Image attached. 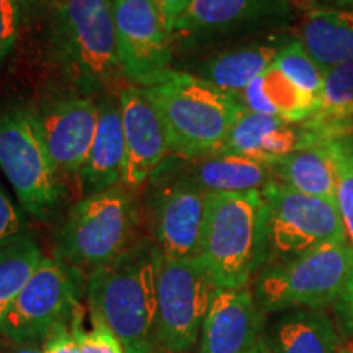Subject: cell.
Instances as JSON below:
<instances>
[{
  "label": "cell",
  "mask_w": 353,
  "mask_h": 353,
  "mask_svg": "<svg viewBox=\"0 0 353 353\" xmlns=\"http://www.w3.org/2000/svg\"><path fill=\"white\" fill-rule=\"evenodd\" d=\"M159 249L139 241L87 278L90 317L103 322L126 353H154L157 317Z\"/></svg>",
  "instance_id": "cell-1"
},
{
  "label": "cell",
  "mask_w": 353,
  "mask_h": 353,
  "mask_svg": "<svg viewBox=\"0 0 353 353\" xmlns=\"http://www.w3.org/2000/svg\"><path fill=\"white\" fill-rule=\"evenodd\" d=\"M48 56L76 94L92 97L121 76L112 0H46Z\"/></svg>",
  "instance_id": "cell-2"
},
{
  "label": "cell",
  "mask_w": 353,
  "mask_h": 353,
  "mask_svg": "<svg viewBox=\"0 0 353 353\" xmlns=\"http://www.w3.org/2000/svg\"><path fill=\"white\" fill-rule=\"evenodd\" d=\"M143 90L164 121L170 156L185 161L219 152L244 108L234 95L179 69Z\"/></svg>",
  "instance_id": "cell-3"
},
{
  "label": "cell",
  "mask_w": 353,
  "mask_h": 353,
  "mask_svg": "<svg viewBox=\"0 0 353 353\" xmlns=\"http://www.w3.org/2000/svg\"><path fill=\"white\" fill-rule=\"evenodd\" d=\"M198 259L218 288H247L265 263L262 192L208 193Z\"/></svg>",
  "instance_id": "cell-4"
},
{
  "label": "cell",
  "mask_w": 353,
  "mask_h": 353,
  "mask_svg": "<svg viewBox=\"0 0 353 353\" xmlns=\"http://www.w3.org/2000/svg\"><path fill=\"white\" fill-rule=\"evenodd\" d=\"M139 218L138 201L125 187L82 196L59 228L54 259L90 275L138 244Z\"/></svg>",
  "instance_id": "cell-5"
},
{
  "label": "cell",
  "mask_w": 353,
  "mask_h": 353,
  "mask_svg": "<svg viewBox=\"0 0 353 353\" xmlns=\"http://www.w3.org/2000/svg\"><path fill=\"white\" fill-rule=\"evenodd\" d=\"M0 170L26 214L50 221L64 200L65 187L39 131L33 108H0Z\"/></svg>",
  "instance_id": "cell-6"
},
{
  "label": "cell",
  "mask_w": 353,
  "mask_h": 353,
  "mask_svg": "<svg viewBox=\"0 0 353 353\" xmlns=\"http://www.w3.org/2000/svg\"><path fill=\"white\" fill-rule=\"evenodd\" d=\"M352 263L353 247L342 239L265 265L255 281V299L267 312L321 309L335 303Z\"/></svg>",
  "instance_id": "cell-7"
},
{
  "label": "cell",
  "mask_w": 353,
  "mask_h": 353,
  "mask_svg": "<svg viewBox=\"0 0 353 353\" xmlns=\"http://www.w3.org/2000/svg\"><path fill=\"white\" fill-rule=\"evenodd\" d=\"M265 201V265L283 262L322 244L347 239L332 198L309 196L272 180Z\"/></svg>",
  "instance_id": "cell-8"
},
{
  "label": "cell",
  "mask_w": 353,
  "mask_h": 353,
  "mask_svg": "<svg viewBox=\"0 0 353 353\" xmlns=\"http://www.w3.org/2000/svg\"><path fill=\"white\" fill-rule=\"evenodd\" d=\"M216 290L198 257L170 259L159 252L157 352L187 353L195 345Z\"/></svg>",
  "instance_id": "cell-9"
},
{
  "label": "cell",
  "mask_w": 353,
  "mask_h": 353,
  "mask_svg": "<svg viewBox=\"0 0 353 353\" xmlns=\"http://www.w3.org/2000/svg\"><path fill=\"white\" fill-rule=\"evenodd\" d=\"M208 193L175 169L169 157L149 180L145 196L151 242L170 259H196L200 254Z\"/></svg>",
  "instance_id": "cell-10"
},
{
  "label": "cell",
  "mask_w": 353,
  "mask_h": 353,
  "mask_svg": "<svg viewBox=\"0 0 353 353\" xmlns=\"http://www.w3.org/2000/svg\"><path fill=\"white\" fill-rule=\"evenodd\" d=\"M121 76L148 88L174 74V39L156 0H112Z\"/></svg>",
  "instance_id": "cell-11"
},
{
  "label": "cell",
  "mask_w": 353,
  "mask_h": 353,
  "mask_svg": "<svg viewBox=\"0 0 353 353\" xmlns=\"http://www.w3.org/2000/svg\"><path fill=\"white\" fill-rule=\"evenodd\" d=\"M81 273L54 257H43L13 303L2 339L15 345H38L56 325L72 316L79 304Z\"/></svg>",
  "instance_id": "cell-12"
},
{
  "label": "cell",
  "mask_w": 353,
  "mask_h": 353,
  "mask_svg": "<svg viewBox=\"0 0 353 353\" xmlns=\"http://www.w3.org/2000/svg\"><path fill=\"white\" fill-rule=\"evenodd\" d=\"M291 0H190L172 30L176 41L205 44L242 34L285 30L293 20Z\"/></svg>",
  "instance_id": "cell-13"
},
{
  "label": "cell",
  "mask_w": 353,
  "mask_h": 353,
  "mask_svg": "<svg viewBox=\"0 0 353 353\" xmlns=\"http://www.w3.org/2000/svg\"><path fill=\"white\" fill-rule=\"evenodd\" d=\"M39 131L61 176L77 179L85 164L97 123L99 101L81 94H69L34 110Z\"/></svg>",
  "instance_id": "cell-14"
},
{
  "label": "cell",
  "mask_w": 353,
  "mask_h": 353,
  "mask_svg": "<svg viewBox=\"0 0 353 353\" xmlns=\"http://www.w3.org/2000/svg\"><path fill=\"white\" fill-rule=\"evenodd\" d=\"M125 136V170L121 187L138 190L170 156L169 136L161 114L139 87H126L118 95Z\"/></svg>",
  "instance_id": "cell-15"
},
{
  "label": "cell",
  "mask_w": 353,
  "mask_h": 353,
  "mask_svg": "<svg viewBox=\"0 0 353 353\" xmlns=\"http://www.w3.org/2000/svg\"><path fill=\"white\" fill-rule=\"evenodd\" d=\"M262 312L249 288H218L201 325L198 353H249L259 341Z\"/></svg>",
  "instance_id": "cell-16"
},
{
  "label": "cell",
  "mask_w": 353,
  "mask_h": 353,
  "mask_svg": "<svg viewBox=\"0 0 353 353\" xmlns=\"http://www.w3.org/2000/svg\"><path fill=\"white\" fill-rule=\"evenodd\" d=\"M290 38L288 34L275 32L259 38L244 39L224 50L211 52L190 74L228 94L237 95L270 68Z\"/></svg>",
  "instance_id": "cell-17"
},
{
  "label": "cell",
  "mask_w": 353,
  "mask_h": 353,
  "mask_svg": "<svg viewBox=\"0 0 353 353\" xmlns=\"http://www.w3.org/2000/svg\"><path fill=\"white\" fill-rule=\"evenodd\" d=\"M125 170V136L120 99L99 100V123L90 152L77 176L83 196L121 187Z\"/></svg>",
  "instance_id": "cell-18"
},
{
  "label": "cell",
  "mask_w": 353,
  "mask_h": 353,
  "mask_svg": "<svg viewBox=\"0 0 353 353\" xmlns=\"http://www.w3.org/2000/svg\"><path fill=\"white\" fill-rule=\"evenodd\" d=\"M172 164L205 193L262 192L275 180L267 162L237 154L214 152L190 161L174 156Z\"/></svg>",
  "instance_id": "cell-19"
},
{
  "label": "cell",
  "mask_w": 353,
  "mask_h": 353,
  "mask_svg": "<svg viewBox=\"0 0 353 353\" xmlns=\"http://www.w3.org/2000/svg\"><path fill=\"white\" fill-rule=\"evenodd\" d=\"M298 149H301L298 125L242 108L219 152L259 159L270 164Z\"/></svg>",
  "instance_id": "cell-20"
},
{
  "label": "cell",
  "mask_w": 353,
  "mask_h": 353,
  "mask_svg": "<svg viewBox=\"0 0 353 353\" xmlns=\"http://www.w3.org/2000/svg\"><path fill=\"white\" fill-rule=\"evenodd\" d=\"M298 39L324 72L353 59V8L311 6Z\"/></svg>",
  "instance_id": "cell-21"
},
{
  "label": "cell",
  "mask_w": 353,
  "mask_h": 353,
  "mask_svg": "<svg viewBox=\"0 0 353 353\" xmlns=\"http://www.w3.org/2000/svg\"><path fill=\"white\" fill-rule=\"evenodd\" d=\"M234 97L245 110L281 118L293 125L306 121L319 108L317 97L298 87L273 64Z\"/></svg>",
  "instance_id": "cell-22"
},
{
  "label": "cell",
  "mask_w": 353,
  "mask_h": 353,
  "mask_svg": "<svg viewBox=\"0 0 353 353\" xmlns=\"http://www.w3.org/2000/svg\"><path fill=\"white\" fill-rule=\"evenodd\" d=\"M267 341L273 353H341L337 334L319 309H290Z\"/></svg>",
  "instance_id": "cell-23"
},
{
  "label": "cell",
  "mask_w": 353,
  "mask_h": 353,
  "mask_svg": "<svg viewBox=\"0 0 353 353\" xmlns=\"http://www.w3.org/2000/svg\"><path fill=\"white\" fill-rule=\"evenodd\" d=\"M273 179L309 196L335 200V167L329 148L309 145L268 164Z\"/></svg>",
  "instance_id": "cell-24"
},
{
  "label": "cell",
  "mask_w": 353,
  "mask_h": 353,
  "mask_svg": "<svg viewBox=\"0 0 353 353\" xmlns=\"http://www.w3.org/2000/svg\"><path fill=\"white\" fill-rule=\"evenodd\" d=\"M43 257L38 242L30 234L0 247V339L3 322L13 303L28 283Z\"/></svg>",
  "instance_id": "cell-25"
},
{
  "label": "cell",
  "mask_w": 353,
  "mask_h": 353,
  "mask_svg": "<svg viewBox=\"0 0 353 353\" xmlns=\"http://www.w3.org/2000/svg\"><path fill=\"white\" fill-rule=\"evenodd\" d=\"M335 167V205L348 244L353 247V136L325 144Z\"/></svg>",
  "instance_id": "cell-26"
},
{
  "label": "cell",
  "mask_w": 353,
  "mask_h": 353,
  "mask_svg": "<svg viewBox=\"0 0 353 353\" xmlns=\"http://www.w3.org/2000/svg\"><path fill=\"white\" fill-rule=\"evenodd\" d=\"M316 113L353 123V59L325 72Z\"/></svg>",
  "instance_id": "cell-27"
},
{
  "label": "cell",
  "mask_w": 353,
  "mask_h": 353,
  "mask_svg": "<svg viewBox=\"0 0 353 353\" xmlns=\"http://www.w3.org/2000/svg\"><path fill=\"white\" fill-rule=\"evenodd\" d=\"M273 65L280 69L298 87H301L307 94L319 99L325 72L309 56V52L303 46V43L299 41L298 37H291L285 43V46L281 48L275 61H273Z\"/></svg>",
  "instance_id": "cell-28"
},
{
  "label": "cell",
  "mask_w": 353,
  "mask_h": 353,
  "mask_svg": "<svg viewBox=\"0 0 353 353\" xmlns=\"http://www.w3.org/2000/svg\"><path fill=\"white\" fill-rule=\"evenodd\" d=\"M92 329H83V311L81 304L74 309L70 322H72V334L76 339L79 352L81 353H126L123 343L110 330L103 322L90 317Z\"/></svg>",
  "instance_id": "cell-29"
},
{
  "label": "cell",
  "mask_w": 353,
  "mask_h": 353,
  "mask_svg": "<svg viewBox=\"0 0 353 353\" xmlns=\"http://www.w3.org/2000/svg\"><path fill=\"white\" fill-rule=\"evenodd\" d=\"M21 8L19 0H0V68L19 39Z\"/></svg>",
  "instance_id": "cell-30"
},
{
  "label": "cell",
  "mask_w": 353,
  "mask_h": 353,
  "mask_svg": "<svg viewBox=\"0 0 353 353\" xmlns=\"http://www.w3.org/2000/svg\"><path fill=\"white\" fill-rule=\"evenodd\" d=\"M26 229L28 224L25 219V211L13 203L0 183V247L28 234Z\"/></svg>",
  "instance_id": "cell-31"
},
{
  "label": "cell",
  "mask_w": 353,
  "mask_h": 353,
  "mask_svg": "<svg viewBox=\"0 0 353 353\" xmlns=\"http://www.w3.org/2000/svg\"><path fill=\"white\" fill-rule=\"evenodd\" d=\"M44 353H81L79 345L74 339L72 330L68 329L65 322L56 325L54 329L48 334L41 343Z\"/></svg>",
  "instance_id": "cell-32"
},
{
  "label": "cell",
  "mask_w": 353,
  "mask_h": 353,
  "mask_svg": "<svg viewBox=\"0 0 353 353\" xmlns=\"http://www.w3.org/2000/svg\"><path fill=\"white\" fill-rule=\"evenodd\" d=\"M335 314L341 319L342 327L347 332H353V263L348 272V276L343 283V288L334 303Z\"/></svg>",
  "instance_id": "cell-33"
},
{
  "label": "cell",
  "mask_w": 353,
  "mask_h": 353,
  "mask_svg": "<svg viewBox=\"0 0 353 353\" xmlns=\"http://www.w3.org/2000/svg\"><path fill=\"white\" fill-rule=\"evenodd\" d=\"M159 10H161L162 20L167 26L172 34V30L176 23V20L182 17V13L185 12V8L188 7L190 0H156Z\"/></svg>",
  "instance_id": "cell-34"
},
{
  "label": "cell",
  "mask_w": 353,
  "mask_h": 353,
  "mask_svg": "<svg viewBox=\"0 0 353 353\" xmlns=\"http://www.w3.org/2000/svg\"><path fill=\"white\" fill-rule=\"evenodd\" d=\"M249 353H273L270 343H268L267 337L265 335H260L259 341L255 342V345L250 348Z\"/></svg>",
  "instance_id": "cell-35"
},
{
  "label": "cell",
  "mask_w": 353,
  "mask_h": 353,
  "mask_svg": "<svg viewBox=\"0 0 353 353\" xmlns=\"http://www.w3.org/2000/svg\"><path fill=\"white\" fill-rule=\"evenodd\" d=\"M8 353H44L41 345H17Z\"/></svg>",
  "instance_id": "cell-36"
},
{
  "label": "cell",
  "mask_w": 353,
  "mask_h": 353,
  "mask_svg": "<svg viewBox=\"0 0 353 353\" xmlns=\"http://www.w3.org/2000/svg\"><path fill=\"white\" fill-rule=\"evenodd\" d=\"M334 6L337 7H345V8H353V0H329Z\"/></svg>",
  "instance_id": "cell-37"
},
{
  "label": "cell",
  "mask_w": 353,
  "mask_h": 353,
  "mask_svg": "<svg viewBox=\"0 0 353 353\" xmlns=\"http://www.w3.org/2000/svg\"><path fill=\"white\" fill-rule=\"evenodd\" d=\"M19 2L21 3V6H25V3H28V2H32V0H19Z\"/></svg>",
  "instance_id": "cell-38"
},
{
  "label": "cell",
  "mask_w": 353,
  "mask_h": 353,
  "mask_svg": "<svg viewBox=\"0 0 353 353\" xmlns=\"http://www.w3.org/2000/svg\"><path fill=\"white\" fill-rule=\"evenodd\" d=\"M341 353H353L352 350H341Z\"/></svg>",
  "instance_id": "cell-39"
},
{
  "label": "cell",
  "mask_w": 353,
  "mask_h": 353,
  "mask_svg": "<svg viewBox=\"0 0 353 353\" xmlns=\"http://www.w3.org/2000/svg\"><path fill=\"white\" fill-rule=\"evenodd\" d=\"M154 353H159V352H154Z\"/></svg>",
  "instance_id": "cell-40"
}]
</instances>
